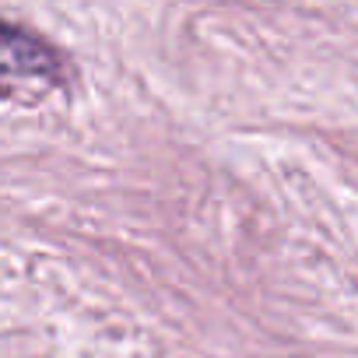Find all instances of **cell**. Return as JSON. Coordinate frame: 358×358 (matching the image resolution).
Instances as JSON below:
<instances>
[{
  "mask_svg": "<svg viewBox=\"0 0 358 358\" xmlns=\"http://www.w3.org/2000/svg\"><path fill=\"white\" fill-rule=\"evenodd\" d=\"M60 64L46 43L0 22V81H57Z\"/></svg>",
  "mask_w": 358,
  "mask_h": 358,
  "instance_id": "obj_1",
  "label": "cell"
}]
</instances>
